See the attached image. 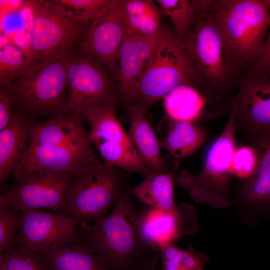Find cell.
I'll return each mask as SVG.
<instances>
[{
    "label": "cell",
    "mask_w": 270,
    "mask_h": 270,
    "mask_svg": "<svg viewBox=\"0 0 270 270\" xmlns=\"http://www.w3.org/2000/svg\"><path fill=\"white\" fill-rule=\"evenodd\" d=\"M83 122L78 112L64 113L42 122L30 120L28 148L12 174L14 180L41 171L76 176L100 162Z\"/></svg>",
    "instance_id": "6da1fadb"
},
{
    "label": "cell",
    "mask_w": 270,
    "mask_h": 270,
    "mask_svg": "<svg viewBox=\"0 0 270 270\" xmlns=\"http://www.w3.org/2000/svg\"><path fill=\"white\" fill-rule=\"evenodd\" d=\"M126 190L110 213L81 232L80 242L111 270H156L160 249L144 242L136 228L138 211Z\"/></svg>",
    "instance_id": "7a4b0ae2"
},
{
    "label": "cell",
    "mask_w": 270,
    "mask_h": 270,
    "mask_svg": "<svg viewBox=\"0 0 270 270\" xmlns=\"http://www.w3.org/2000/svg\"><path fill=\"white\" fill-rule=\"evenodd\" d=\"M194 22L182 41L205 92L220 99H230L238 87L242 66L218 26L208 0H192Z\"/></svg>",
    "instance_id": "3957f363"
},
{
    "label": "cell",
    "mask_w": 270,
    "mask_h": 270,
    "mask_svg": "<svg viewBox=\"0 0 270 270\" xmlns=\"http://www.w3.org/2000/svg\"><path fill=\"white\" fill-rule=\"evenodd\" d=\"M32 26L26 52L30 67L74 52L90 22L78 18L56 0L26 1Z\"/></svg>",
    "instance_id": "277c9868"
},
{
    "label": "cell",
    "mask_w": 270,
    "mask_h": 270,
    "mask_svg": "<svg viewBox=\"0 0 270 270\" xmlns=\"http://www.w3.org/2000/svg\"><path fill=\"white\" fill-rule=\"evenodd\" d=\"M182 84L203 89L183 42L172 28L166 26L138 83L132 104L141 106L147 112Z\"/></svg>",
    "instance_id": "5b68a950"
},
{
    "label": "cell",
    "mask_w": 270,
    "mask_h": 270,
    "mask_svg": "<svg viewBox=\"0 0 270 270\" xmlns=\"http://www.w3.org/2000/svg\"><path fill=\"white\" fill-rule=\"evenodd\" d=\"M68 56L30 67L8 86L12 108L29 120L65 112Z\"/></svg>",
    "instance_id": "8992f818"
},
{
    "label": "cell",
    "mask_w": 270,
    "mask_h": 270,
    "mask_svg": "<svg viewBox=\"0 0 270 270\" xmlns=\"http://www.w3.org/2000/svg\"><path fill=\"white\" fill-rule=\"evenodd\" d=\"M208 2L242 68L256 61L268 32L269 10L260 0H208Z\"/></svg>",
    "instance_id": "52a82bcc"
},
{
    "label": "cell",
    "mask_w": 270,
    "mask_h": 270,
    "mask_svg": "<svg viewBox=\"0 0 270 270\" xmlns=\"http://www.w3.org/2000/svg\"><path fill=\"white\" fill-rule=\"evenodd\" d=\"M126 172L117 166L99 162L75 176L68 196L70 216L78 224L94 222L108 214L130 188Z\"/></svg>",
    "instance_id": "ba28073f"
},
{
    "label": "cell",
    "mask_w": 270,
    "mask_h": 270,
    "mask_svg": "<svg viewBox=\"0 0 270 270\" xmlns=\"http://www.w3.org/2000/svg\"><path fill=\"white\" fill-rule=\"evenodd\" d=\"M65 112H78L120 102L117 82L92 56L76 51L69 56Z\"/></svg>",
    "instance_id": "9c48e42d"
},
{
    "label": "cell",
    "mask_w": 270,
    "mask_h": 270,
    "mask_svg": "<svg viewBox=\"0 0 270 270\" xmlns=\"http://www.w3.org/2000/svg\"><path fill=\"white\" fill-rule=\"evenodd\" d=\"M231 112L236 128L254 144L270 136V68L254 64L242 72Z\"/></svg>",
    "instance_id": "30bf717a"
},
{
    "label": "cell",
    "mask_w": 270,
    "mask_h": 270,
    "mask_svg": "<svg viewBox=\"0 0 270 270\" xmlns=\"http://www.w3.org/2000/svg\"><path fill=\"white\" fill-rule=\"evenodd\" d=\"M74 176L66 172H35L15 180L4 194L16 212L48 209L66 216L70 214L68 196Z\"/></svg>",
    "instance_id": "8fae6325"
},
{
    "label": "cell",
    "mask_w": 270,
    "mask_h": 270,
    "mask_svg": "<svg viewBox=\"0 0 270 270\" xmlns=\"http://www.w3.org/2000/svg\"><path fill=\"white\" fill-rule=\"evenodd\" d=\"M236 125L231 112L229 120L220 136L210 146L202 170L195 176L182 172L176 180L178 184L186 188L190 196L200 200L219 192L226 186L232 174L231 162L236 149Z\"/></svg>",
    "instance_id": "7c38bea8"
},
{
    "label": "cell",
    "mask_w": 270,
    "mask_h": 270,
    "mask_svg": "<svg viewBox=\"0 0 270 270\" xmlns=\"http://www.w3.org/2000/svg\"><path fill=\"white\" fill-rule=\"evenodd\" d=\"M20 226L15 250L41 251L80 242L78 222L70 216L37 210L19 212Z\"/></svg>",
    "instance_id": "4fadbf2b"
},
{
    "label": "cell",
    "mask_w": 270,
    "mask_h": 270,
    "mask_svg": "<svg viewBox=\"0 0 270 270\" xmlns=\"http://www.w3.org/2000/svg\"><path fill=\"white\" fill-rule=\"evenodd\" d=\"M122 2L123 0H114L104 14L90 22L76 50L100 61L116 81L118 54L126 36Z\"/></svg>",
    "instance_id": "5bb4252c"
},
{
    "label": "cell",
    "mask_w": 270,
    "mask_h": 270,
    "mask_svg": "<svg viewBox=\"0 0 270 270\" xmlns=\"http://www.w3.org/2000/svg\"><path fill=\"white\" fill-rule=\"evenodd\" d=\"M194 216L192 208L184 204L169 210L148 206L138 211L137 230L144 242L160 249L192 232Z\"/></svg>",
    "instance_id": "9a60e30c"
},
{
    "label": "cell",
    "mask_w": 270,
    "mask_h": 270,
    "mask_svg": "<svg viewBox=\"0 0 270 270\" xmlns=\"http://www.w3.org/2000/svg\"><path fill=\"white\" fill-rule=\"evenodd\" d=\"M165 28L150 37L126 34L124 38L118 56L116 82L120 102L126 108L133 102L138 83Z\"/></svg>",
    "instance_id": "2e32d148"
},
{
    "label": "cell",
    "mask_w": 270,
    "mask_h": 270,
    "mask_svg": "<svg viewBox=\"0 0 270 270\" xmlns=\"http://www.w3.org/2000/svg\"><path fill=\"white\" fill-rule=\"evenodd\" d=\"M117 102H114L80 113L84 120L90 126L88 132L92 144L106 163L134 148L117 116Z\"/></svg>",
    "instance_id": "e0dca14e"
},
{
    "label": "cell",
    "mask_w": 270,
    "mask_h": 270,
    "mask_svg": "<svg viewBox=\"0 0 270 270\" xmlns=\"http://www.w3.org/2000/svg\"><path fill=\"white\" fill-rule=\"evenodd\" d=\"M130 118L128 132L137 154L152 173L177 170L178 166L170 168L160 152V140L141 106L130 104L127 108Z\"/></svg>",
    "instance_id": "ac0fdd59"
},
{
    "label": "cell",
    "mask_w": 270,
    "mask_h": 270,
    "mask_svg": "<svg viewBox=\"0 0 270 270\" xmlns=\"http://www.w3.org/2000/svg\"><path fill=\"white\" fill-rule=\"evenodd\" d=\"M166 116L178 121L192 123L198 120L208 106L215 112L228 106L186 84L178 85L164 98Z\"/></svg>",
    "instance_id": "d6986e66"
},
{
    "label": "cell",
    "mask_w": 270,
    "mask_h": 270,
    "mask_svg": "<svg viewBox=\"0 0 270 270\" xmlns=\"http://www.w3.org/2000/svg\"><path fill=\"white\" fill-rule=\"evenodd\" d=\"M158 128L161 148L178 162L194 154L207 136L203 128L192 122L174 120L166 115L160 122Z\"/></svg>",
    "instance_id": "ffe728a7"
},
{
    "label": "cell",
    "mask_w": 270,
    "mask_h": 270,
    "mask_svg": "<svg viewBox=\"0 0 270 270\" xmlns=\"http://www.w3.org/2000/svg\"><path fill=\"white\" fill-rule=\"evenodd\" d=\"M30 120L13 108L9 124L0 130V184L2 186L24 156L28 146Z\"/></svg>",
    "instance_id": "44dd1931"
},
{
    "label": "cell",
    "mask_w": 270,
    "mask_h": 270,
    "mask_svg": "<svg viewBox=\"0 0 270 270\" xmlns=\"http://www.w3.org/2000/svg\"><path fill=\"white\" fill-rule=\"evenodd\" d=\"M46 270H111L100 256L80 242L40 251Z\"/></svg>",
    "instance_id": "7402d4cb"
},
{
    "label": "cell",
    "mask_w": 270,
    "mask_h": 270,
    "mask_svg": "<svg viewBox=\"0 0 270 270\" xmlns=\"http://www.w3.org/2000/svg\"><path fill=\"white\" fill-rule=\"evenodd\" d=\"M122 16L126 35L150 37L163 27L161 10L154 0H123Z\"/></svg>",
    "instance_id": "603a6c76"
},
{
    "label": "cell",
    "mask_w": 270,
    "mask_h": 270,
    "mask_svg": "<svg viewBox=\"0 0 270 270\" xmlns=\"http://www.w3.org/2000/svg\"><path fill=\"white\" fill-rule=\"evenodd\" d=\"M176 171L151 173L140 183L130 188V193L149 207L172 210L176 207L174 182Z\"/></svg>",
    "instance_id": "cb8c5ba5"
},
{
    "label": "cell",
    "mask_w": 270,
    "mask_h": 270,
    "mask_svg": "<svg viewBox=\"0 0 270 270\" xmlns=\"http://www.w3.org/2000/svg\"><path fill=\"white\" fill-rule=\"evenodd\" d=\"M252 144L256 152V167L246 182L243 191L250 200L270 206V136Z\"/></svg>",
    "instance_id": "d4e9b609"
},
{
    "label": "cell",
    "mask_w": 270,
    "mask_h": 270,
    "mask_svg": "<svg viewBox=\"0 0 270 270\" xmlns=\"http://www.w3.org/2000/svg\"><path fill=\"white\" fill-rule=\"evenodd\" d=\"M154 1L160 8L162 16L170 18L175 34L183 41L190 32L194 22L192 0Z\"/></svg>",
    "instance_id": "484cf974"
},
{
    "label": "cell",
    "mask_w": 270,
    "mask_h": 270,
    "mask_svg": "<svg viewBox=\"0 0 270 270\" xmlns=\"http://www.w3.org/2000/svg\"><path fill=\"white\" fill-rule=\"evenodd\" d=\"M160 251L159 270H203L205 258L192 249H182L172 243L162 246Z\"/></svg>",
    "instance_id": "4316f807"
},
{
    "label": "cell",
    "mask_w": 270,
    "mask_h": 270,
    "mask_svg": "<svg viewBox=\"0 0 270 270\" xmlns=\"http://www.w3.org/2000/svg\"><path fill=\"white\" fill-rule=\"evenodd\" d=\"M30 68L25 52L12 44H6L0 48V86L4 88L24 72Z\"/></svg>",
    "instance_id": "83f0119b"
},
{
    "label": "cell",
    "mask_w": 270,
    "mask_h": 270,
    "mask_svg": "<svg viewBox=\"0 0 270 270\" xmlns=\"http://www.w3.org/2000/svg\"><path fill=\"white\" fill-rule=\"evenodd\" d=\"M0 266L5 270H46L40 252L29 250L0 253Z\"/></svg>",
    "instance_id": "f1b7e54d"
},
{
    "label": "cell",
    "mask_w": 270,
    "mask_h": 270,
    "mask_svg": "<svg viewBox=\"0 0 270 270\" xmlns=\"http://www.w3.org/2000/svg\"><path fill=\"white\" fill-rule=\"evenodd\" d=\"M114 0H56L70 10L80 20L91 22L104 14Z\"/></svg>",
    "instance_id": "f546056e"
},
{
    "label": "cell",
    "mask_w": 270,
    "mask_h": 270,
    "mask_svg": "<svg viewBox=\"0 0 270 270\" xmlns=\"http://www.w3.org/2000/svg\"><path fill=\"white\" fill-rule=\"evenodd\" d=\"M12 208L0 209V254L15 250L20 218Z\"/></svg>",
    "instance_id": "4dcf8cb0"
},
{
    "label": "cell",
    "mask_w": 270,
    "mask_h": 270,
    "mask_svg": "<svg viewBox=\"0 0 270 270\" xmlns=\"http://www.w3.org/2000/svg\"><path fill=\"white\" fill-rule=\"evenodd\" d=\"M257 156L252 146H242L235 149L230 166L232 174L240 178H248L254 172Z\"/></svg>",
    "instance_id": "1f68e13d"
},
{
    "label": "cell",
    "mask_w": 270,
    "mask_h": 270,
    "mask_svg": "<svg viewBox=\"0 0 270 270\" xmlns=\"http://www.w3.org/2000/svg\"><path fill=\"white\" fill-rule=\"evenodd\" d=\"M13 114L12 104L7 92L0 90V130L10 122Z\"/></svg>",
    "instance_id": "d6a6232c"
},
{
    "label": "cell",
    "mask_w": 270,
    "mask_h": 270,
    "mask_svg": "<svg viewBox=\"0 0 270 270\" xmlns=\"http://www.w3.org/2000/svg\"><path fill=\"white\" fill-rule=\"evenodd\" d=\"M270 18V10H269ZM252 64L270 68V22L264 46L259 58Z\"/></svg>",
    "instance_id": "836d02e7"
},
{
    "label": "cell",
    "mask_w": 270,
    "mask_h": 270,
    "mask_svg": "<svg viewBox=\"0 0 270 270\" xmlns=\"http://www.w3.org/2000/svg\"><path fill=\"white\" fill-rule=\"evenodd\" d=\"M10 208L7 196L4 193L0 196V209H6Z\"/></svg>",
    "instance_id": "e575fe53"
},
{
    "label": "cell",
    "mask_w": 270,
    "mask_h": 270,
    "mask_svg": "<svg viewBox=\"0 0 270 270\" xmlns=\"http://www.w3.org/2000/svg\"><path fill=\"white\" fill-rule=\"evenodd\" d=\"M260 2L267 10H270V0H260Z\"/></svg>",
    "instance_id": "d590c367"
},
{
    "label": "cell",
    "mask_w": 270,
    "mask_h": 270,
    "mask_svg": "<svg viewBox=\"0 0 270 270\" xmlns=\"http://www.w3.org/2000/svg\"><path fill=\"white\" fill-rule=\"evenodd\" d=\"M0 270H5L2 267L0 266Z\"/></svg>",
    "instance_id": "8d00e7d4"
}]
</instances>
